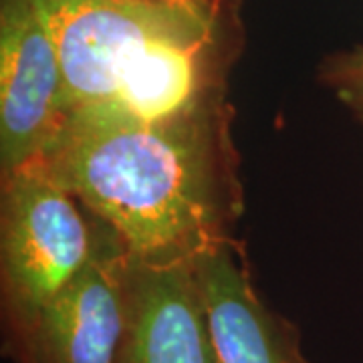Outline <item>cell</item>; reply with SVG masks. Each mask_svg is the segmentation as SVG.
Listing matches in <instances>:
<instances>
[{
  "instance_id": "obj_6",
  "label": "cell",
  "mask_w": 363,
  "mask_h": 363,
  "mask_svg": "<svg viewBox=\"0 0 363 363\" xmlns=\"http://www.w3.org/2000/svg\"><path fill=\"white\" fill-rule=\"evenodd\" d=\"M117 363H218L196 262L131 259L128 325Z\"/></svg>"
},
{
  "instance_id": "obj_4",
  "label": "cell",
  "mask_w": 363,
  "mask_h": 363,
  "mask_svg": "<svg viewBox=\"0 0 363 363\" xmlns=\"http://www.w3.org/2000/svg\"><path fill=\"white\" fill-rule=\"evenodd\" d=\"M131 257L107 224L95 226L85 267L9 337L18 363H117L128 325Z\"/></svg>"
},
{
  "instance_id": "obj_1",
  "label": "cell",
  "mask_w": 363,
  "mask_h": 363,
  "mask_svg": "<svg viewBox=\"0 0 363 363\" xmlns=\"http://www.w3.org/2000/svg\"><path fill=\"white\" fill-rule=\"evenodd\" d=\"M40 156L138 262H196L230 245L238 188L214 95L162 121L77 109Z\"/></svg>"
},
{
  "instance_id": "obj_2",
  "label": "cell",
  "mask_w": 363,
  "mask_h": 363,
  "mask_svg": "<svg viewBox=\"0 0 363 363\" xmlns=\"http://www.w3.org/2000/svg\"><path fill=\"white\" fill-rule=\"evenodd\" d=\"M57 49L67 117L116 104L119 91L166 40L214 37L204 0H35Z\"/></svg>"
},
{
  "instance_id": "obj_7",
  "label": "cell",
  "mask_w": 363,
  "mask_h": 363,
  "mask_svg": "<svg viewBox=\"0 0 363 363\" xmlns=\"http://www.w3.org/2000/svg\"><path fill=\"white\" fill-rule=\"evenodd\" d=\"M210 337L218 363H311L301 350L298 331L271 311L245 269L233 242L196 260Z\"/></svg>"
},
{
  "instance_id": "obj_3",
  "label": "cell",
  "mask_w": 363,
  "mask_h": 363,
  "mask_svg": "<svg viewBox=\"0 0 363 363\" xmlns=\"http://www.w3.org/2000/svg\"><path fill=\"white\" fill-rule=\"evenodd\" d=\"M0 230L4 307L13 335L85 267L95 226L83 218L47 160L37 156L2 176Z\"/></svg>"
},
{
  "instance_id": "obj_5",
  "label": "cell",
  "mask_w": 363,
  "mask_h": 363,
  "mask_svg": "<svg viewBox=\"0 0 363 363\" xmlns=\"http://www.w3.org/2000/svg\"><path fill=\"white\" fill-rule=\"evenodd\" d=\"M65 121L63 69L35 0H0L2 176L45 154Z\"/></svg>"
},
{
  "instance_id": "obj_8",
  "label": "cell",
  "mask_w": 363,
  "mask_h": 363,
  "mask_svg": "<svg viewBox=\"0 0 363 363\" xmlns=\"http://www.w3.org/2000/svg\"><path fill=\"white\" fill-rule=\"evenodd\" d=\"M327 81L353 111L363 116V47L333 59L329 63Z\"/></svg>"
}]
</instances>
